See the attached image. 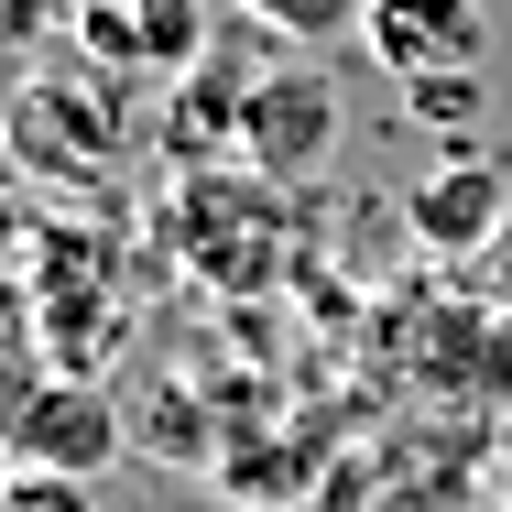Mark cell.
I'll return each instance as SVG.
<instances>
[{"label": "cell", "instance_id": "7c38bea8", "mask_svg": "<svg viewBox=\"0 0 512 512\" xmlns=\"http://www.w3.org/2000/svg\"><path fill=\"white\" fill-rule=\"evenodd\" d=\"M22 251V164H0V262Z\"/></svg>", "mask_w": 512, "mask_h": 512}, {"label": "cell", "instance_id": "7a4b0ae2", "mask_svg": "<svg viewBox=\"0 0 512 512\" xmlns=\"http://www.w3.org/2000/svg\"><path fill=\"white\" fill-rule=\"evenodd\" d=\"M0 447L44 480H88L120 458V414H109L99 382H66V371H0Z\"/></svg>", "mask_w": 512, "mask_h": 512}, {"label": "cell", "instance_id": "8fae6325", "mask_svg": "<svg viewBox=\"0 0 512 512\" xmlns=\"http://www.w3.org/2000/svg\"><path fill=\"white\" fill-rule=\"evenodd\" d=\"M414 120H480V77H436V88H414Z\"/></svg>", "mask_w": 512, "mask_h": 512}, {"label": "cell", "instance_id": "9c48e42d", "mask_svg": "<svg viewBox=\"0 0 512 512\" xmlns=\"http://www.w3.org/2000/svg\"><path fill=\"white\" fill-rule=\"evenodd\" d=\"M44 33H66V0H0V55L22 66Z\"/></svg>", "mask_w": 512, "mask_h": 512}, {"label": "cell", "instance_id": "4fadbf2b", "mask_svg": "<svg viewBox=\"0 0 512 512\" xmlns=\"http://www.w3.org/2000/svg\"><path fill=\"white\" fill-rule=\"evenodd\" d=\"M11 99H22V77H11V55H0V131H11Z\"/></svg>", "mask_w": 512, "mask_h": 512}, {"label": "cell", "instance_id": "30bf717a", "mask_svg": "<svg viewBox=\"0 0 512 512\" xmlns=\"http://www.w3.org/2000/svg\"><path fill=\"white\" fill-rule=\"evenodd\" d=\"M0 512H99V502H88V480H44V469H22V480L0 491Z\"/></svg>", "mask_w": 512, "mask_h": 512}, {"label": "cell", "instance_id": "5b68a950", "mask_svg": "<svg viewBox=\"0 0 512 512\" xmlns=\"http://www.w3.org/2000/svg\"><path fill=\"white\" fill-rule=\"evenodd\" d=\"M371 55H382L404 88L480 77V55H491V11H480V0H371Z\"/></svg>", "mask_w": 512, "mask_h": 512}, {"label": "cell", "instance_id": "ba28073f", "mask_svg": "<svg viewBox=\"0 0 512 512\" xmlns=\"http://www.w3.org/2000/svg\"><path fill=\"white\" fill-rule=\"evenodd\" d=\"M262 33H284V44H349V33H371V0H240Z\"/></svg>", "mask_w": 512, "mask_h": 512}, {"label": "cell", "instance_id": "5bb4252c", "mask_svg": "<svg viewBox=\"0 0 512 512\" xmlns=\"http://www.w3.org/2000/svg\"><path fill=\"white\" fill-rule=\"evenodd\" d=\"M11 480H22V469H11V447H0V491H11Z\"/></svg>", "mask_w": 512, "mask_h": 512}, {"label": "cell", "instance_id": "277c9868", "mask_svg": "<svg viewBox=\"0 0 512 512\" xmlns=\"http://www.w3.org/2000/svg\"><path fill=\"white\" fill-rule=\"evenodd\" d=\"M66 44L99 77H197L207 0H66Z\"/></svg>", "mask_w": 512, "mask_h": 512}, {"label": "cell", "instance_id": "6da1fadb", "mask_svg": "<svg viewBox=\"0 0 512 512\" xmlns=\"http://www.w3.org/2000/svg\"><path fill=\"white\" fill-rule=\"evenodd\" d=\"M131 109H120V77H22L11 99V164L44 175V186H99L109 153H120Z\"/></svg>", "mask_w": 512, "mask_h": 512}, {"label": "cell", "instance_id": "3957f363", "mask_svg": "<svg viewBox=\"0 0 512 512\" xmlns=\"http://www.w3.org/2000/svg\"><path fill=\"white\" fill-rule=\"evenodd\" d=\"M349 131V99L338 77L295 55V66H251V109H240V153H251V186H306L316 164L338 153Z\"/></svg>", "mask_w": 512, "mask_h": 512}, {"label": "cell", "instance_id": "8992f818", "mask_svg": "<svg viewBox=\"0 0 512 512\" xmlns=\"http://www.w3.org/2000/svg\"><path fill=\"white\" fill-rule=\"evenodd\" d=\"M502 229V164H436L414 186V240L425 251H480Z\"/></svg>", "mask_w": 512, "mask_h": 512}, {"label": "cell", "instance_id": "52a82bcc", "mask_svg": "<svg viewBox=\"0 0 512 512\" xmlns=\"http://www.w3.org/2000/svg\"><path fill=\"white\" fill-rule=\"evenodd\" d=\"M186 240L229 262V284H262L273 273V218H262V186H186Z\"/></svg>", "mask_w": 512, "mask_h": 512}]
</instances>
